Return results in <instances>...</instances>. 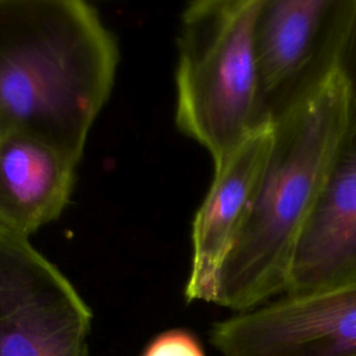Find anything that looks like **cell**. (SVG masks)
I'll use <instances>...</instances> for the list:
<instances>
[{
	"label": "cell",
	"instance_id": "ba28073f",
	"mask_svg": "<svg viewBox=\"0 0 356 356\" xmlns=\"http://www.w3.org/2000/svg\"><path fill=\"white\" fill-rule=\"evenodd\" d=\"M273 143V121L252 132L214 171L191 231L186 300L213 302L220 270L241 232L256 196Z\"/></svg>",
	"mask_w": 356,
	"mask_h": 356
},
{
	"label": "cell",
	"instance_id": "277c9868",
	"mask_svg": "<svg viewBox=\"0 0 356 356\" xmlns=\"http://www.w3.org/2000/svg\"><path fill=\"white\" fill-rule=\"evenodd\" d=\"M92 313L28 236L0 227V356H89Z\"/></svg>",
	"mask_w": 356,
	"mask_h": 356
},
{
	"label": "cell",
	"instance_id": "52a82bcc",
	"mask_svg": "<svg viewBox=\"0 0 356 356\" xmlns=\"http://www.w3.org/2000/svg\"><path fill=\"white\" fill-rule=\"evenodd\" d=\"M353 282H356V103H352L349 124L327 182L296 246L284 295L313 293Z\"/></svg>",
	"mask_w": 356,
	"mask_h": 356
},
{
	"label": "cell",
	"instance_id": "7a4b0ae2",
	"mask_svg": "<svg viewBox=\"0 0 356 356\" xmlns=\"http://www.w3.org/2000/svg\"><path fill=\"white\" fill-rule=\"evenodd\" d=\"M350 107L337 64L271 120L268 159L211 303L242 313L285 293L296 246L327 182Z\"/></svg>",
	"mask_w": 356,
	"mask_h": 356
},
{
	"label": "cell",
	"instance_id": "5b68a950",
	"mask_svg": "<svg viewBox=\"0 0 356 356\" xmlns=\"http://www.w3.org/2000/svg\"><path fill=\"white\" fill-rule=\"evenodd\" d=\"M353 0H261L254 51L263 115L274 120L337 64Z\"/></svg>",
	"mask_w": 356,
	"mask_h": 356
},
{
	"label": "cell",
	"instance_id": "6da1fadb",
	"mask_svg": "<svg viewBox=\"0 0 356 356\" xmlns=\"http://www.w3.org/2000/svg\"><path fill=\"white\" fill-rule=\"evenodd\" d=\"M118 60L89 3L0 0V134L38 138L79 163Z\"/></svg>",
	"mask_w": 356,
	"mask_h": 356
},
{
	"label": "cell",
	"instance_id": "8fae6325",
	"mask_svg": "<svg viewBox=\"0 0 356 356\" xmlns=\"http://www.w3.org/2000/svg\"><path fill=\"white\" fill-rule=\"evenodd\" d=\"M338 68L349 86L350 102L356 103V0H353L352 14L342 39Z\"/></svg>",
	"mask_w": 356,
	"mask_h": 356
},
{
	"label": "cell",
	"instance_id": "8992f818",
	"mask_svg": "<svg viewBox=\"0 0 356 356\" xmlns=\"http://www.w3.org/2000/svg\"><path fill=\"white\" fill-rule=\"evenodd\" d=\"M210 341L222 356H356V282L278 296L216 323Z\"/></svg>",
	"mask_w": 356,
	"mask_h": 356
},
{
	"label": "cell",
	"instance_id": "9c48e42d",
	"mask_svg": "<svg viewBox=\"0 0 356 356\" xmlns=\"http://www.w3.org/2000/svg\"><path fill=\"white\" fill-rule=\"evenodd\" d=\"M78 163L22 134H0V227L31 236L67 207Z\"/></svg>",
	"mask_w": 356,
	"mask_h": 356
},
{
	"label": "cell",
	"instance_id": "30bf717a",
	"mask_svg": "<svg viewBox=\"0 0 356 356\" xmlns=\"http://www.w3.org/2000/svg\"><path fill=\"white\" fill-rule=\"evenodd\" d=\"M143 356H204L197 341L184 331L160 335Z\"/></svg>",
	"mask_w": 356,
	"mask_h": 356
},
{
	"label": "cell",
	"instance_id": "3957f363",
	"mask_svg": "<svg viewBox=\"0 0 356 356\" xmlns=\"http://www.w3.org/2000/svg\"><path fill=\"white\" fill-rule=\"evenodd\" d=\"M261 0H197L181 13L175 124L221 168L268 122L261 110L254 24Z\"/></svg>",
	"mask_w": 356,
	"mask_h": 356
}]
</instances>
